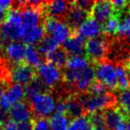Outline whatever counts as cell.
I'll list each match as a JSON object with an SVG mask.
<instances>
[{"mask_svg":"<svg viewBox=\"0 0 130 130\" xmlns=\"http://www.w3.org/2000/svg\"><path fill=\"white\" fill-rule=\"evenodd\" d=\"M96 80L103 83L109 90H116L118 88L117 74L115 65L111 61H103L94 66Z\"/></svg>","mask_w":130,"mask_h":130,"instance_id":"4","label":"cell"},{"mask_svg":"<svg viewBox=\"0 0 130 130\" xmlns=\"http://www.w3.org/2000/svg\"><path fill=\"white\" fill-rule=\"evenodd\" d=\"M8 87H9V86H8L7 84H6L5 82L0 80V99H1L3 94H4V92L6 91V89Z\"/></svg>","mask_w":130,"mask_h":130,"instance_id":"39","label":"cell"},{"mask_svg":"<svg viewBox=\"0 0 130 130\" xmlns=\"http://www.w3.org/2000/svg\"><path fill=\"white\" fill-rule=\"evenodd\" d=\"M9 119H11L9 116V111L0 108V124L5 125Z\"/></svg>","mask_w":130,"mask_h":130,"instance_id":"36","label":"cell"},{"mask_svg":"<svg viewBox=\"0 0 130 130\" xmlns=\"http://www.w3.org/2000/svg\"><path fill=\"white\" fill-rule=\"evenodd\" d=\"M17 130H33L32 119L17 124Z\"/></svg>","mask_w":130,"mask_h":130,"instance_id":"35","label":"cell"},{"mask_svg":"<svg viewBox=\"0 0 130 130\" xmlns=\"http://www.w3.org/2000/svg\"><path fill=\"white\" fill-rule=\"evenodd\" d=\"M44 37H45L44 27L40 25L32 28V29H27V30H23L22 33L21 39L28 45H33L39 43L43 39Z\"/></svg>","mask_w":130,"mask_h":130,"instance_id":"18","label":"cell"},{"mask_svg":"<svg viewBox=\"0 0 130 130\" xmlns=\"http://www.w3.org/2000/svg\"><path fill=\"white\" fill-rule=\"evenodd\" d=\"M108 130H126V117L117 106L103 110Z\"/></svg>","mask_w":130,"mask_h":130,"instance_id":"8","label":"cell"},{"mask_svg":"<svg viewBox=\"0 0 130 130\" xmlns=\"http://www.w3.org/2000/svg\"><path fill=\"white\" fill-rule=\"evenodd\" d=\"M25 97V89L22 86L13 84L10 85L0 99V108L9 111L10 108L17 103L22 102Z\"/></svg>","mask_w":130,"mask_h":130,"instance_id":"7","label":"cell"},{"mask_svg":"<svg viewBox=\"0 0 130 130\" xmlns=\"http://www.w3.org/2000/svg\"><path fill=\"white\" fill-rule=\"evenodd\" d=\"M89 61L87 58L82 55H71L68 57L66 62V70L71 71H81L89 66Z\"/></svg>","mask_w":130,"mask_h":130,"instance_id":"23","label":"cell"},{"mask_svg":"<svg viewBox=\"0 0 130 130\" xmlns=\"http://www.w3.org/2000/svg\"><path fill=\"white\" fill-rule=\"evenodd\" d=\"M126 130H130V119H128L127 124H126Z\"/></svg>","mask_w":130,"mask_h":130,"instance_id":"40","label":"cell"},{"mask_svg":"<svg viewBox=\"0 0 130 130\" xmlns=\"http://www.w3.org/2000/svg\"><path fill=\"white\" fill-rule=\"evenodd\" d=\"M37 77V71L30 67L26 62L13 65L9 68L8 79L10 84H17L21 86H27Z\"/></svg>","mask_w":130,"mask_h":130,"instance_id":"5","label":"cell"},{"mask_svg":"<svg viewBox=\"0 0 130 130\" xmlns=\"http://www.w3.org/2000/svg\"><path fill=\"white\" fill-rule=\"evenodd\" d=\"M32 122L33 130H51L49 120L45 118H34Z\"/></svg>","mask_w":130,"mask_h":130,"instance_id":"33","label":"cell"},{"mask_svg":"<svg viewBox=\"0 0 130 130\" xmlns=\"http://www.w3.org/2000/svg\"><path fill=\"white\" fill-rule=\"evenodd\" d=\"M85 38L73 32L69 39L63 43V49L71 55H81L85 51Z\"/></svg>","mask_w":130,"mask_h":130,"instance_id":"16","label":"cell"},{"mask_svg":"<svg viewBox=\"0 0 130 130\" xmlns=\"http://www.w3.org/2000/svg\"><path fill=\"white\" fill-rule=\"evenodd\" d=\"M51 130H67L69 126V118L66 114L55 113L49 119Z\"/></svg>","mask_w":130,"mask_h":130,"instance_id":"26","label":"cell"},{"mask_svg":"<svg viewBox=\"0 0 130 130\" xmlns=\"http://www.w3.org/2000/svg\"><path fill=\"white\" fill-rule=\"evenodd\" d=\"M127 38H128V41H129V43H130V36H128Z\"/></svg>","mask_w":130,"mask_h":130,"instance_id":"42","label":"cell"},{"mask_svg":"<svg viewBox=\"0 0 130 130\" xmlns=\"http://www.w3.org/2000/svg\"><path fill=\"white\" fill-rule=\"evenodd\" d=\"M25 97L27 99H29L31 96L35 95L37 94H41V93H47L49 89L45 86V84L41 81L38 76L25 87Z\"/></svg>","mask_w":130,"mask_h":130,"instance_id":"22","label":"cell"},{"mask_svg":"<svg viewBox=\"0 0 130 130\" xmlns=\"http://www.w3.org/2000/svg\"><path fill=\"white\" fill-rule=\"evenodd\" d=\"M6 13H7L6 10H5V9H3V8L0 7V25H1V24L5 22V20H6Z\"/></svg>","mask_w":130,"mask_h":130,"instance_id":"38","label":"cell"},{"mask_svg":"<svg viewBox=\"0 0 130 130\" xmlns=\"http://www.w3.org/2000/svg\"><path fill=\"white\" fill-rule=\"evenodd\" d=\"M87 116H88L89 120L92 124L94 130H108L103 111H97L91 114H87Z\"/></svg>","mask_w":130,"mask_h":130,"instance_id":"30","label":"cell"},{"mask_svg":"<svg viewBox=\"0 0 130 130\" xmlns=\"http://www.w3.org/2000/svg\"><path fill=\"white\" fill-rule=\"evenodd\" d=\"M67 130H94L87 115L71 119Z\"/></svg>","mask_w":130,"mask_h":130,"instance_id":"28","label":"cell"},{"mask_svg":"<svg viewBox=\"0 0 130 130\" xmlns=\"http://www.w3.org/2000/svg\"><path fill=\"white\" fill-rule=\"evenodd\" d=\"M37 76L41 79L45 86L52 90L61 79L62 73L61 70L49 62H44L37 68Z\"/></svg>","mask_w":130,"mask_h":130,"instance_id":"6","label":"cell"},{"mask_svg":"<svg viewBox=\"0 0 130 130\" xmlns=\"http://www.w3.org/2000/svg\"><path fill=\"white\" fill-rule=\"evenodd\" d=\"M26 49L27 45L22 42H10L6 45L5 55L10 62L13 63V65L25 62Z\"/></svg>","mask_w":130,"mask_h":130,"instance_id":"13","label":"cell"},{"mask_svg":"<svg viewBox=\"0 0 130 130\" xmlns=\"http://www.w3.org/2000/svg\"><path fill=\"white\" fill-rule=\"evenodd\" d=\"M116 35L119 37L130 36V14H125L122 18L119 19V28Z\"/></svg>","mask_w":130,"mask_h":130,"instance_id":"31","label":"cell"},{"mask_svg":"<svg viewBox=\"0 0 130 130\" xmlns=\"http://www.w3.org/2000/svg\"><path fill=\"white\" fill-rule=\"evenodd\" d=\"M79 36L83 38H94L99 37V34L102 33L101 24H99L95 20L89 17L76 31Z\"/></svg>","mask_w":130,"mask_h":130,"instance_id":"17","label":"cell"},{"mask_svg":"<svg viewBox=\"0 0 130 130\" xmlns=\"http://www.w3.org/2000/svg\"><path fill=\"white\" fill-rule=\"evenodd\" d=\"M71 7V2L56 0V1H48L45 2L43 6V13L45 17H53L59 21H64Z\"/></svg>","mask_w":130,"mask_h":130,"instance_id":"9","label":"cell"},{"mask_svg":"<svg viewBox=\"0 0 130 130\" xmlns=\"http://www.w3.org/2000/svg\"><path fill=\"white\" fill-rule=\"evenodd\" d=\"M68 60V54L66 51L62 48L58 47L54 52L50 53L45 56V61L46 62H49L51 64L54 65L58 69L61 70L66 66V62Z\"/></svg>","mask_w":130,"mask_h":130,"instance_id":"20","label":"cell"},{"mask_svg":"<svg viewBox=\"0 0 130 130\" xmlns=\"http://www.w3.org/2000/svg\"><path fill=\"white\" fill-rule=\"evenodd\" d=\"M59 47V44L51 36L46 35L43 38V39L38 44V50L41 55L45 56L50 53L54 52V50Z\"/></svg>","mask_w":130,"mask_h":130,"instance_id":"25","label":"cell"},{"mask_svg":"<svg viewBox=\"0 0 130 130\" xmlns=\"http://www.w3.org/2000/svg\"><path fill=\"white\" fill-rule=\"evenodd\" d=\"M72 5L76 6L77 7L80 8V9L84 10V11L87 12L90 14L91 9H92L93 6H94V1H87V0H79V1H73Z\"/></svg>","mask_w":130,"mask_h":130,"instance_id":"34","label":"cell"},{"mask_svg":"<svg viewBox=\"0 0 130 130\" xmlns=\"http://www.w3.org/2000/svg\"><path fill=\"white\" fill-rule=\"evenodd\" d=\"M4 130H17V124L12 119H9L4 125Z\"/></svg>","mask_w":130,"mask_h":130,"instance_id":"37","label":"cell"},{"mask_svg":"<svg viewBox=\"0 0 130 130\" xmlns=\"http://www.w3.org/2000/svg\"><path fill=\"white\" fill-rule=\"evenodd\" d=\"M73 31L66 24V22L64 21H58L55 28L54 29V30L51 33L50 36L58 44H63L66 40L69 39Z\"/></svg>","mask_w":130,"mask_h":130,"instance_id":"19","label":"cell"},{"mask_svg":"<svg viewBox=\"0 0 130 130\" xmlns=\"http://www.w3.org/2000/svg\"><path fill=\"white\" fill-rule=\"evenodd\" d=\"M119 15L115 14L110 18L105 23L101 25L102 27V33L105 36H112V35H116L119 28Z\"/></svg>","mask_w":130,"mask_h":130,"instance_id":"29","label":"cell"},{"mask_svg":"<svg viewBox=\"0 0 130 130\" xmlns=\"http://www.w3.org/2000/svg\"><path fill=\"white\" fill-rule=\"evenodd\" d=\"M116 14L110 1H97L94 2L90 12V17L103 25L110 18Z\"/></svg>","mask_w":130,"mask_h":130,"instance_id":"10","label":"cell"},{"mask_svg":"<svg viewBox=\"0 0 130 130\" xmlns=\"http://www.w3.org/2000/svg\"><path fill=\"white\" fill-rule=\"evenodd\" d=\"M90 17L87 12L77 7L71 2V7L64 18V22L71 28L73 32H76L78 29Z\"/></svg>","mask_w":130,"mask_h":130,"instance_id":"11","label":"cell"},{"mask_svg":"<svg viewBox=\"0 0 130 130\" xmlns=\"http://www.w3.org/2000/svg\"><path fill=\"white\" fill-rule=\"evenodd\" d=\"M0 130H4V125L0 124Z\"/></svg>","mask_w":130,"mask_h":130,"instance_id":"41","label":"cell"},{"mask_svg":"<svg viewBox=\"0 0 130 130\" xmlns=\"http://www.w3.org/2000/svg\"><path fill=\"white\" fill-rule=\"evenodd\" d=\"M28 101L35 118L46 119L56 109L54 98L49 92L37 94L28 99Z\"/></svg>","mask_w":130,"mask_h":130,"instance_id":"3","label":"cell"},{"mask_svg":"<svg viewBox=\"0 0 130 130\" xmlns=\"http://www.w3.org/2000/svg\"><path fill=\"white\" fill-rule=\"evenodd\" d=\"M25 62L32 68H38L42 64L41 54L34 45H27L25 54Z\"/></svg>","mask_w":130,"mask_h":130,"instance_id":"24","label":"cell"},{"mask_svg":"<svg viewBox=\"0 0 130 130\" xmlns=\"http://www.w3.org/2000/svg\"><path fill=\"white\" fill-rule=\"evenodd\" d=\"M108 92H110V90L103 83L98 80H94L86 93H88L90 94H103Z\"/></svg>","mask_w":130,"mask_h":130,"instance_id":"32","label":"cell"},{"mask_svg":"<svg viewBox=\"0 0 130 130\" xmlns=\"http://www.w3.org/2000/svg\"><path fill=\"white\" fill-rule=\"evenodd\" d=\"M63 100L66 103V107H67L66 115L69 119H73L87 115L83 103L80 100L79 93H71L69 95L63 98Z\"/></svg>","mask_w":130,"mask_h":130,"instance_id":"12","label":"cell"},{"mask_svg":"<svg viewBox=\"0 0 130 130\" xmlns=\"http://www.w3.org/2000/svg\"><path fill=\"white\" fill-rule=\"evenodd\" d=\"M116 74H117V81H118V88L120 90H124L129 87V78H128V73L124 65L118 63L115 65Z\"/></svg>","mask_w":130,"mask_h":130,"instance_id":"27","label":"cell"},{"mask_svg":"<svg viewBox=\"0 0 130 130\" xmlns=\"http://www.w3.org/2000/svg\"><path fill=\"white\" fill-rule=\"evenodd\" d=\"M115 97L118 108L126 117H130V87L124 90H119Z\"/></svg>","mask_w":130,"mask_h":130,"instance_id":"21","label":"cell"},{"mask_svg":"<svg viewBox=\"0 0 130 130\" xmlns=\"http://www.w3.org/2000/svg\"><path fill=\"white\" fill-rule=\"evenodd\" d=\"M109 48L110 43L108 36L103 34V36L89 38L85 44V51L87 60L95 65L103 61V59H105L108 54Z\"/></svg>","mask_w":130,"mask_h":130,"instance_id":"2","label":"cell"},{"mask_svg":"<svg viewBox=\"0 0 130 130\" xmlns=\"http://www.w3.org/2000/svg\"><path fill=\"white\" fill-rule=\"evenodd\" d=\"M95 73L94 66H88L86 69L78 71V77L73 87L78 93H86L91 84L94 81Z\"/></svg>","mask_w":130,"mask_h":130,"instance_id":"14","label":"cell"},{"mask_svg":"<svg viewBox=\"0 0 130 130\" xmlns=\"http://www.w3.org/2000/svg\"><path fill=\"white\" fill-rule=\"evenodd\" d=\"M79 96L87 115L94 112L103 111L110 107L116 105V97L110 92L103 94H90L88 93H79Z\"/></svg>","mask_w":130,"mask_h":130,"instance_id":"1","label":"cell"},{"mask_svg":"<svg viewBox=\"0 0 130 130\" xmlns=\"http://www.w3.org/2000/svg\"><path fill=\"white\" fill-rule=\"evenodd\" d=\"M32 114V110L29 104L23 101L13 105L9 110L10 119L15 123H22L24 121L30 120L33 119Z\"/></svg>","mask_w":130,"mask_h":130,"instance_id":"15","label":"cell"}]
</instances>
